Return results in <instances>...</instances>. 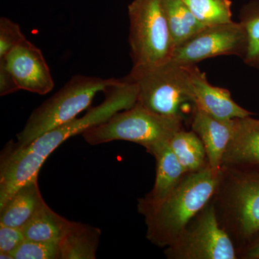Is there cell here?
<instances>
[{
  "label": "cell",
  "instance_id": "6da1fadb",
  "mask_svg": "<svg viewBox=\"0 0 259 259\" xmlns=\"http://www.w3.org/2000/svg\"><path fill=\"white\" fill-rule=\"evenodd\" d=\"M104 101L88 110L83 117H75L66 123L48 131L33 142L20 147L13 141L5 146L1 161L15 180L27 184L37 180L39 171L48 157L69 138L102 123L117 112L134 107L138 100L136 83L125 76L117 79L104 91Z\"/></svg>",
  "mask_w": 259,
  "mask_h": 259
},
{
  "label": "cell",
  "instance_id": "7a4b0ae2",
  "mask_svg": "<svg viewBox=\"0 0 259 259\" xmlns=\"http://www.w3.org/2000/svg\"><path fill=\"white\" fill-rule=\"evenodd\" d=\"M221 172L209 165L187 174L164 199L156 203L139 201V211L145 217L146 237L153 244L169 247L175 244L191 220L204 208L219 185Z\"/></svg>",
  "mask_w": 259,
  "mask_h": 259
},
{
  "label": "cell",
  "instance_id": "3957f363",
  "mask_svg": "<svg viewBox=\"0 0 259 259\" xmlns=\"http://www.w3.org/2000/svg\"><path fill=\"white\" fill-rule=\"evenodd\" d=\"M127 76L137 86V103L150 111L184 120L190 107H196L189 65L169 60L155 66H133Z\"/></svg>",
  "mask_w": 259,
  "mask_h": 259
},
{
  "label": "cell",
  "instance_id": "277c9868",
  "mask_svg": "<svg viewBox=\"0 0 259 259\" xmlns=\"http://www.w3.org/2000/svg\"><path fill=\"white\" fill-rule=\"evenodd\" d=\"M182 126L183 120L180 119L158 115L136 103L81 135L90 145L114 141L136 143L144 146L148 153L154 156L168 144Z\"/></svg>",
  "mask_w": 259,
  "mask_h": 259
},
{
  "label": "cell",
  "instance_id": "5b68a950",
  "mask_svg": "<svg viewBox=\"0 0 259 259\" xmlns=\"http://www.w3.org/2000/svg\"><path fill=\"white\" fill-rule=\"evenodd\" d=\"M117 79L75 75L40 106L32 111L23 130L17 135L15 144L25 147L51 130L73 120L86 110L94 97Z\"/></svg>",
  "mask_w": 259,
  "mask_h": 259
},
{
  "label": "cell",
  "instance_id": "8992f818",
  "mask_svg": "<svg viewBox=\"0 0 259 259\" xmlns=\"http://www.w3.org/2000/svg\"><path fill=\"white\" fill-rule=\"evenodd\" d=\"M128 16L133 66H155L169 61L175 46L162 0H133Z\"/></svg>",
  "mask_w": 259,
  "mask_h": 259
},
{
  "label": "cell",
  "instance_id": "52a82bcc",
  "mask_svg": "<svg viewBox=\"0 0 259 259\" xmlns=\"http://www.w3.org/2000/svg\"><path fill=\"white\" fill-rule=\"evenodd\" d=\"M246 48L244 27L240 22L232 21L204 27L175 47L170 60L181 65H195L219 56H238L243 59Z\"/></svg>",
  "mask_w": 259,
  "mask_h": 259
},
{
  "label": "cell",
  "instance_id": "ba28073f",
  "mask_svg": "<svg viewBox=\"0 0 259 259\" xmlns=\"http://www.w3.org/2000/svg\"><path fill=\"white\" fill-rule=\"evenodd\" d=\"M166 256L180 259H235L231 238L218 224L213 206L201 213L194 226L184 232L166 250Z\"/></svg>",
  "mask_w": 259,
  "mask_h": 259
},
{
  "label": "cell",
  "instance_id": "9c48e42d",
  "mask_svg": "<svg viewBox=\"0 0 259 259\" xmlns=\"http://www.w3.org/2000/svg\"><path fill=\"white\" fill-rule=\"evenodd\" d=\"M0 60L5 61L20 90L44 95L54 89V79L41 50L27 39Z\"/></svg>",
  "mask_w": 259,
  "mask_h": 259
},
{
  "label": "cell",
  "instance_id": "30bf717a",
  "mask_svg": "<svg viewBox=\"0 0 259 259\" xmlns=\"http://www.w3.org/2000/svg\"><path fill=\"white\" fill-rule=\"evenodd\" d=\"M189 83L196 107L222 120H232L253 115L232 99L226 89L212 86L196 65H189Z\"/></svg>",
  "mask_w": 259,
  "mask_h": 259
},
{
  "label": "cell",
  "instance_id": "8fae6325",
  "mask_svg": "<svg viewBox=\"0 0 259 259\" xmlns=\"http://www.w3.org/2000/svg\"><path fill=\"white\" fill-rule=\"evenodd\" d=\"M234 120H222L196 107L192 115V131L202 140L209 166L221 172L223 158L233 134Z\"/></svg>",
  "mask_w": 259,
  "mask_h": 259
},
{
  "label": "cell",
  "instance_id": "7c38bea8",
  "mask_svg": "<svg viewBox=\"0 0 259 259\" xmlns=\"http://www.w3.org/2000/svg\"><path fill=\"white\" fill-rule=\"evenodd\" d=\"M233 204L240 234L252 239L259 234V172L245 174L237 180Z\"/></svg>",
  "mask_w": 259,
  "mask_h": 259
},
{
  "label": "cell",
  "instance_id": "4fadbf2b",
  "mask_svg": "<svg viewBox=\"0 0 259 259\" xmlns=\"http://www.w3.org/2000/svg\"><path fill=\"white\" fill-rule=\"evenodd\" d=\"M223 164L259 167V120L250 116L234 119Z\"/></svg>",
  "mask_w": 259,
  "mask_h": 259
},
{
  "label": "cell",
  "instance_id": "5bb4252c",
  "mask_svg": "<svg viewBox=\"0 0 259 259\" xmlns=\"http://www.w3.org/2000/svg\"><path fill=\"white\" fill-rule=\"evenodd\" d=\"M45 204L37 181L27 184L0 206V224L22 229Z\"/></svg>",
  "mask_w": 259,
  "mask_h": 259
},
{
  "label": "cell",
  "instance_id": "9a60e30c",
  "mask_svg": "<svg viewBox=\"0 0 259 259\" xmlns=\"http://www.w3.org/2000/svg\"><path fill=\"white\" fill-rule=\"evenodd\" d=\"M154 157L156 161L154 186L146 197L140 199L146 203H156L164 199L176 188L187 174L168 144Z\"/></svg>",
  "mask_w": 259,
  "mask_h": 259
},
{
  "label": "cell",
  "instance_id": "2e32d148",
  "mask_svg": "<svg viewBox=\"0 0 259 259\" xmlns=\"http://www.w3.org/2000/svg\"><path fill=\"white\" fill-rule=\"evenodd\" d=\"M101 231L96 227L71 221L59 242L61 259H95Z\"/></svg>",
  "mask_w": 259,
  "mask_h": 259
},
{
  "label": "cell",
  "instance_id": "e0dca14e",
  "mask_svg": "<svg viewBox=\"0 0 259 259\" xmlns=\"http://www.w3.org/2000/svg\"><path fill=\"white\" fill-rule=\"evenodd\" d=\"M71 223L46 203L22 230L25 239L29 241L59 243Z\"/></svg>",
  "mask_w": 259,
  "mask_h": 259
},
{
  "label": "cell",
  "instance_id": "ac0fdd59",
  "mask_svg": "<svg viewBox=\"0 0 259 259\" xmlns=\"http://www.w3.org/2000/svg\"><path fill=\"white\" fill-rule=\"evenodd\" d=\"M163 10L175 47L204 28L184 0H162Z\"/></svg>",
  "mask_w": 259,
  "mask_h": 259
},
{
  "label": "cell",
  "instance_id": "d6986e66",
  "mask_svg": "<svg viewBox=\"0 0 259 259\" xmlns=\"http://www.w3.org/2000/svg\"><path fill=\"white\" fill-rule=\"evenodd\" d=\"M168 145L187 174L198 171L209 164L206 163L207 156L203 143L193 131L180 130Z\"/></svg>",
  "mask_w": 259,
  "mask_h": 259
},
{
  "label": "cell",
  "instance_id": "ffe728a7",
  "mask_svg": "<svg viewBox=\"0 0 259 259\" xmlns=\"http://www.w3.org/2000/svg\"><path fill=\"white\" fill-rule=\"evenodd\" d=\"M204 26L231 23V0H184Z\"/></svg>",
  "mask_w": 259,
  "mask_h": 259
},
{
  "label": "cell",
  "instance_id": "44dd1931",
  "mask_svg": "<svg viewBox=\"0 0 259 259\" xmlns=\"http://www.w3.org/2000/svg\"><path fill=\"white\" fill-rule=\"evenodd\" d=\"M240 23L247 35V48L243 56L245 64L259 69V3L252 2L242 9Z\"/></svg>",
  "mask_w": 259,
  "mask_h": 259
},
{
  "label": "cell",
  "instance_id": "7402d4cb",
  "mask_svg": "<svg viewBox=\"0 0 259 259\" xmlns=\"http://www.w3.org/2000/svg\"><path fill=\"white\" fill-rule=\"evenodd\" d=\"M15 259H61L58 242L25 240L13 253Z\"/></svg>",
  "mask_w": 259,
  "mask_h": 259
},
{
  "label": "cell",
  "instance_id": "603a6c76",
  "mask_svg": "<svg viewBox=\"0 0 259 259\" xmlns=\"http://www.w3.org/2000/svg\"><path fill=\"white\" fill-rule=\"evenodd\" d=\"M26 39L18 23L5 17L0 18V59Z\"/></svg>",
  "mask_w": 259,
  "mask_h": 259
},
{
  "label": "cell",
  "instance_id": "cb8c5ba5",
  "mask_svg": "<svg viewBox=\"0 0 259 259\" xmlns=\"http://www.w3.org/2000/svg\"><path fill=\"white\" fill-rule=\"evenodd\" d=\"M23 230L0 224V253H9L18 249L25 241Z\"/></svg>",
  "mask_w": 259,
  "mask_h": 259
},
{
  "label": "cell",
  "instance_id": "d4e9b609",
  "mask_svg": "<svg viewBox=\"0 0 259 259\" xmlns=\"http://www.w3.org/2000/svg\"><path fill=\"white\" fill-rule=\"evenodd\" d=\"M18 84L7 67L5 62L0 60V95L6 96L19 91Z\"/></svg>",
  "mask_w": 259,
  "mask_h": 259
},
{
  "label": "cell",
  "instance_id": "484cf974",
  "mask_svg": "<svg viewBox=\"0 0 259 259\" xmlns=\"http://www.w3.org/2000/svg\"><path fill=\"white\" fill-rule=\"evenodd\" d=\"M245 256L247 258L259 259V238L248 247L245 251Z\"/></svg>",
  "mask_w": 259,
  "mask_h": 259
},
{
  "label": "cell",
  "instance_id": "4316f807",
  "mask_svg": "<svg viewBox=\"0 0 259 259\" xmlns=\"http://www.w3.org/2000/svg\"><path fill=\"white\" fill-rule=\"evenodd\" d=\"M0 258L1 259H15L13 255L9 253H0Z\"/></svg>",
  "mask_w": 259,
  "mask_h": 259
}]
</instances>
